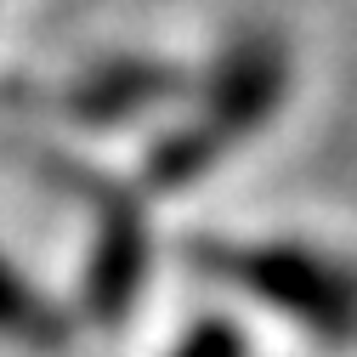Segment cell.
Segmentation results:
<instances>
[{"label":"cell","instance_id":"6da1fadb","mask_svg":"<svg viewBox=\"0 0 357 357\" xmlns=\"http://www.w3.org/2000/svg\"><path fill=\"white\" fill-rule=\"evenodd\" d=\"M0 6H6V0H0Z\"/></svg>","mask_w":357,"mask_h":357}]
</instances>
